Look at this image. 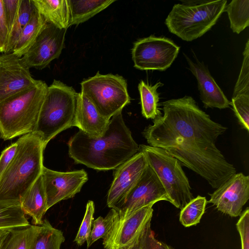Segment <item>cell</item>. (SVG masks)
<instances>
[{
    "label": "cell",
    "instance_id": "cell-1",
    "mask_svg": "<svg viewBox=\"0 0 249 249\" xmlns=\"http://www.w3.org/2000/svg\"><path fill=\"white\" fill-rule=\"evenodd\" d=\"M162 106L163 114L142 132L149 145L165 150L213 189L236 173L216 145L226 126L212 120L190 96L168 100Z\"/></svg>",
    "mask_w": 249,
    "mask_h": 249
},
{
    "label": "cell",
    "instance_id": "cell-2",
    "mask_svg": "<svg viewBox=\"0 0 249 249\" xmlns=\"http://www.w3.org/2000/svg\"><path fill=\"white\" fill-rule=\"evenodd\" d=\"M75 163L97 171L114 170L139 152V145L126 125L121 111L110 119L104 134L92 137L79 130L68 142Z\"/></svg>",
    "mask_w": 249,
    "mask_h": 249
},
{
    "label": "cell",
    "instance_id": "cell-3",
    "mask_svg": "<svg viewBox=\"0 0 249 249\" xmlns=\"http://www.w3.org/2000/svg\"><path fill=\"white\" fill-rule=\"evenodd\" d=\"M15 155L0 178V202L19 203L41 175L46 146L34 132L18 140Z\"/></svg>",
    "mask_w": 249,
    "mask_h": 249
},
{
    "label": "cell",
    "instance_id": "cell-4",
    "mask_svg": "<svg viewBox=\"0 0 249 249\" xmlns=\"http://www.w3.org/2000/svg\"><path fill=\"white\" fill-rule=\"evenodd\" d=\"M48 86L42 80L0 103V139L4 141L33 132Z\"/></svg>",
    "mask_w": 249,
    "mask_h": 249
},
{
    "label": "cell",
    "instance_id": "cell-5",
    "mask_svg": "<svg viewBox=\"0 0 249 249\" xmlns=\"http://www.w3.org/2000/svg\"><path fill=\"white\" fill-rule=\"evenodd\" d=\"M175 4L165 19L169 31L181 39L191 41L215 24L227 5L226 0H187Z\"/></svg>",
    "mask_w": 249,
    "mask_h": 249
},
{
    "label": "cell",
    "instance_id": "cell-6",
    "mask_svg": "<svg viewBox=\"0 0 249 249\" xmlns=\"http://www.w3.org/2000/svg\"><path fill=\"white\" fill-rule=\"evenodd\" d=\"M78 93L71 87L54 80L48 86L33 132L44 145L57 134L72 127Z\"/></svg>",
    "mask_w": 249,
    "mask_h": 249
},
{
    "label": "cell",
    "instance_id": "cell-7",
    "mask_svg": "<svg viewBox=\"0 0 249 249\" xmlns=\"http://www.w3.org/2000/svg\"><path fill=\"white\" fill-rule=\"evenodd\" d=\"M139 151L143 153L148 165L156 173L168 195L170 203L181 210L194 198L189 179L177 159L163 149L149 145H140Z\"/></svg>",
    "mask_w": 249,
    "mask_h": 249
},
{
    "label": "cell",
    "instance_id": "cell-8",
    "mask_svg": "<svg viewBox=\"0 0 249 249\" xmlns=\"http://www.w3.org/2000/svg\"><path fill=\"white\" fill-rule=\"evenodd\" d=\"M81 91L104 117L110 119L130 103L126 80L118 74L99 72L81 83Z\"/></svg>",
    "mask_w": 249,
    "mask_h": 249
},
{
    "label": "cell",
    "instance_id": "cell-9",
    "mask_svg": "<svg viewBox=\"0 0 249 249\" xmlns=\"http://www.w3.org/2000/svg\"><path fill=\"white\" fill-rule=\"evenodd\" d=\"M180 47L166 37L151 35L134 43L132 58L134 66L141 70L164 71L169 68L179 53Z\"/></svg>",
    "mask_w": 249,
    "mask_h": 249
},
{
    "label": "cell",
    "instance_id": "cell-10",
    "mask_svg": "<svg viewBox=\"0 0 249 249\" xmlns=\"http://www.w3.org/2000/svg\"><path fill=\"white\" fill-rule=\"evenodd\" d=\"M162 200L170 202L161 182L148 164L136 184L115 209L117 219H125L136 210Z\"/></svg>",
    "mask_w": 249,
    "mask_h": 249
},
{
    "label": "cell",
    "instance_id": "cell-11",
    "mask_svg": "<svg viewBox=\"0 0 249 249\" xmlns=\"http://www.w3.org/2000/svg\"><path fill=\"white\" fill-rule=\"evenodd\" d=\"M66 30L47 23L26 53L21 57L29 69L41 70L60 55L65 47Z\"/></svg>",
    "mask_w": 249,
    "mask_h": 249
},
{
    "label": "cell",
    "instance_id": "cell-12",
    "mask_svg": "<svg viewBox=\"0 0 249 249\" xmlns=\"http://www.w3.org/2000/svg\"><path fill=\"white\" fill-rule=\"evenodd\" d=\"M208 203L219 212L231 217H237L249 199V177L235 173L212 194Z\"/></svg>",
    "mask_w": 249,
    "mask_h": 249
},
{
    "label": "cell",
    "instance_id": "cell-13",
    "mask_svg": "<svg viewBox=\"0 0 249 249\" xmlns=\"http://www.w3.org/2000/svg\"><path fill=\"white\" fill-rule=\"evenodd\" d=\"M41 176L48 209L62 200L74 197L88 180L83 169L63 172L44 166Z\"/></svg>",
    "mask_w": 249,
    "mask_h": 249
},
{
    "label": "cell",
    "instance_id": "cell-14",
    "mask_svg": "<svg viewBox=\"0 0 249 249\" xmlns=\"http://www.w3.org/2000/svg\"><path fill=\"white\" fill-rule=\"evenodd\" d=\"M20 57L13 53L0 55V103L38 82Z\"/></svg>",
    "mask_w": 249,
    "mask_h": 249
},
{
    "label": "cell",
    "instance_id": "cell-15",
    "mask_svg": "<svg viewBox=\"0 0 249 249\" xmlns=\"http://www.w3.org/2000/svg\"><path fill=\"white\" fill-rule=\"evenodd\" d=\"M153 205L143 207L125 219L118 220L117 218L109 231L103 238L104 249H123L133 243L151 221Z\"/></svg>",
    "mask_w": 249,
    "mask_h": 249
},
{
    "label": "cell",
    "instance_id": "cell-16",
    "mask_svg": "<svg viewBox=\"0 0 249 249\" xmlns=\"http://www.w3.org/2000/svg\"><path fill=\"white\" fill-rule=\"evenodd\" d=\"M148 165L141 151L121 164L113 172V179L107 195V204L115 209L136 184Z\"/></svg>",
    "mask_w": 249,
    "mask_h": 249
},
{
    "label": "cell",
    "instance_id": "cell-17",
    "mask_svg": "<svg viewBox=\"0 0 249 249\" xmlns=\"http://www.w3.org/2000/svg\"><path fill=\"white\" fill-rule=\"evenodd\" d=\"M184 55L191 71L197 80L200 98L204 107L220 109L229 107L231 102L216 84L208 68L197 59L194 62L186 54Z\"/></svg>",
    "mask_w": 249,
    "mask_h": 249
},
{
    "label": "cell",
    "instance_id": "cell-18",
    "mask_svg": "<svg viewBox=\"0 0 249 249\" xmlns=\"http://www.w3.org/2000/svg\"><path fill=\"white\" fill-rule=\"evenodd\" d=\"M109 121L100 114L82 93H78L73 126L90 137H99L105 132Z\"/></svg>",
    "mask_w": 249,
    "mask_h": 249
},
{
    "label": "cell",
    "instance_id": "cell-19",
    "mask_svg": "<svg viewBox=\"0 0 249 249\" xmlns=\"http://www.w3.org/2000/svg\"><path fill=\"white\" fill-rule=\"evenodd\" d=\"M20 204L24 213L32 218L34 225L43 223V216L48 208L41 175L22 197Z\"/></svg>",
    "mask_w": 249,
    "mask_h": 249
},
{
    "label": "cell",
    "instance_id": "cell-20",
    "mask_svg": "<svg viewBox=\"0 0 249 249\" xmlns=\"http://www.w3.org/2000/svg\"><path fill=\"white\" fill-rule=\"evenodd\" d=\"M38 13L47 23L67 30L71 26L69 0H32Z\"/></svg>",
    "mask_w": 249,
    "mask_h": 249
},
{
    "label": "cell",
    "instance_id": "cell-21",
    "mask_svg": "<svg viewBox=\"0 0 249 249\" xmlns=\"http://www.w3.org/2000/svg\"><path fill=\"white\" fill-rule=\"evenodd\" d=\"M47 22L34 8L30 19L20 34L12 53L22 57L33 44Z\"/></svg>",
    "mask_w": 249,
    "mask_h": 249
},
{
    "label": "cell",
    "instance_id": "cell-22",
    "mask_svg": "<svg viewBox=\"0 0 249 249\" xmlns=\"http://www.w3.org/2000/svg\"><path fill=\"white\" fill-rule=\"evenodd\" d=\"M71 26L78 25L89 20L108 7L114 0H69Z\"/></svg>",
    "mask_w": 249,
    "mask_h": 249
},
{
    "label": "cell",
    "instance_id": "cell-23",
    "mask_svg": "<svg viewBox=\"0 0 249 249\" xmlns=\"http://www.w3.org/2000/svg\"><path fill=\"white\" fill-rule=\"evenodd\" d=\"M163 84L158 82L153 85L141 81L138 85L142 114L147 119H154L161 112L158 108L159 93L158 89Z\"/></svg>",
    "mask_w": 249,
    "mask_h": 249
},
{
    "label": "cell",
    "instance_id": "cell-24",
    "mask_svg": "<svg viewBox=\"0 0 249 249\" xmlns=\"http://www.w3.org/2000/svg\"><path fill=\"white\" fill-rule=\"evenodd\" d=\"M40 225L14 229L5 240L1 249H31Z\"/></svg>",
    "mask_w": 249,
    "mask_h": 249
},
{
    "label": "cell",
    "instance_id": "cell-25",
    "mask_svg": "<svg viewBox=\"0 0 249 249\" xmlns=\"http://www.w3.org/2000/svg\"><path fill=\"white\" fill-rule=\"evenodd\" d=\"M34 8L32 0H20L17 16L9 34L4 53H12L20 34L30 19Z\"/></svg>",
    "mask_w": 249,
    "mask_h": 249
},
{
    "label": "cell",
    "instance_id": "cell-26",
    "mask_svg": "<svg viewBox=\"0 0 249 249\" xmlns=\"http://www.w3.org/2000/svg\"><path fill=\"white\" fill-rule=\"evenodd\" d=\"M65 240L63 232L53 227L49 221L45 219L40 225L31 249H60Z\"/></svg>",
    "mask_w": 249,
    "mask_h": 249
},
{
    "label": "cell",
    "instance_id": "cell-27",
    "mask_svg": "<svg viewBox=\"0 0 249 249\" xmlns=\"http://www.w3.org/2000/svg\"><path fill=\"white\" fill-rule=\"evenodd\" d=\"M29 225L19 203L0 202V229H14Z\"/></svg>",
    "mask_w": 249,
    "mask_h": 249
},
{
    "label": "cell",
    "instance_id": "cell-28",
    "mask_svg": "<svg viewBox=\"0 0 249 249\" xmlns=\"http://www.w3.org/2000/svg\"><path fill=\"white\" fill-rule=\"evenodd\" d=\"M233 33L239 34L249 25V0H232L225 9Z\"/></svg>",
    "mask_w": 249,
    "mask_h": 249
},
{
    "label": "cell",
    "instance_id": "cell-29",
    "mask_svg": "<svg viewBox=\"0 0 249 249\" xmlns=\"http://www.w3.org/2000/svg\"><path fill=\"white\" fill-rule=\"evenodd\" d=\"M207 201L205 197L197 196L181 209L179 221L185 227L196 225L200 222L206 209Z\"/></svg>",
    "mask_w": 249,
    "mask_h": 249
},
{
    "label": "cell",
    "instance_id": "cell-30",
    "mask_svg": "<svg viewBox=\"0 0 249 249\" xmlns=\"http://www.w3.org/2000/svg\"><path fill=\"white\" fill-rule=\"evenodd\" d=\"M151 222V221L146 225L133 243L123 249H175L156 238Z\"/></svg>",
    "mask_w": 249,
    "mask_h": 249
},
{
    "label": "cell",
    "instance_id": "cell-31",
    "mask_svg": "<svg viewBox=\"0 0 249 249\" xmlns=\"http://www.w3.org/2000/svg\"><path fill=\"white\" fill-rule=\"evenodd\" d=\"M118 217V213L114 209H111L105 217L99 216L92 223V228L88 240L87 248L91 245L100 238H103L109 231Z\"/></svg>",
    "mask_w": 249,
    "mask_h": 249
},
{
    "label": "cell",
    "instance_id": "cell-32",
    "mask_svg": "<svg viewBox=\"0 0 249 249\" xmlns=\"http://www.w3.org/2000/svg\"><path fill=\"white\" fill-rule=\"evenodd\" d=\"M231 105L241 126L249 132V94H239L232 96Z\"/></svg>",
    "mask_w": 249,
    "mask_h": 249
},
{
    "label": "cell",
    "instance_id": "cell-33",
    "mask_svg": "<svg viewBox=\"0 0 249 249\" xmlns=\"http://www.w3.org/2000/svg\"><path fill=\"white\" fill-rule=\"evenodd\" d=\"M94 211V203L92 201L89 200L87 203L83 219L73 241L78 246H82L89 237L92 230Z\"/></svg>",
    "mask_w": 249,
    "mask_h": 249
},
{
    "label": "cell",
    "instance_id": "cell-34",
    "mask_svg": "<svg viewBox=\"0 0 249 249\" xmlns=\"http://www.w3.org/2000/svg\"><path fill=\"white\" fill-rule=\"evenodd\" d=\"M249 94V40H247L243 52V60L232 96L237 94Z\"/></svg>",
    "mask_w": 249,
    "mask_h": 249
},
{
    "label": "cell",
    "instance_id": "cell-35",
    "mask_svg": "<svg viewBox=\"0 0 249 249\" xmlns=\"http://www.w3.org/2000/svg\"><path fill=\"white\" fill-rule=\"evenodd\" d=\"M240 237L241 249H249V208L242 212L236 224Z\"/></svg>",
    "mask_w": 249,
    "mask_h": 249
},
{
    "label": "cell",
    "instance_id": "cell-36",
    "mask_svg": "<svg viewBox=\"0 0 249 249\" xmlns=\"http://www.w3.org/2000/svg\"><path fill=\"white\" fill-rule=\"evenodd\" d=\"M19 1L20 0H3L4 12L9 34L16 20Z\"/></svg>",
    "mask_w": 249,
    "mask_h": 249
},
{
    "label": "cell",
    "instance_id": "cell-37",
    "mask_svg": "<svg viewBox=\"0 0 249 249\" xmlns=\"http://www.w3.org/2000/svg\"><path fill=\"white\" fill-rule=\"evenodd\" d=\"M17 141L5 148L0 156V178L13 159L18 147Z\"/></svg>",
    "mask_w": 249,
    "mask_h": 249
},
{
    "label": "cell",
    "instance_id": "cell-38",
    "mask_svg": "<svg viewBox=\"0 0 249 249\" xmlns=\"http://www.w3.org/2000/svg\"><path fill=\"white\" fill-rule=\"evenodd\" d=\"M9 31L4 14L3 0H0V52L4 53Z\"/></svg>",
    "mask_w": 249,
    "mask_h": 249
},
{
    "label": "cell",
    "instance_id": "cell-39",
    "mask_svg": "<svg viewBox=\"0 0 249 249\" xmlns=\"http://www.w3.org/2000/svg\"><path fill=\"white\" fill-rule=\"evenodd\" d=\"M12 230L13 229H0V249Z\"/></svg>",
    "mask_w": 249,
    "mask_h": 249
}]
</instances>
